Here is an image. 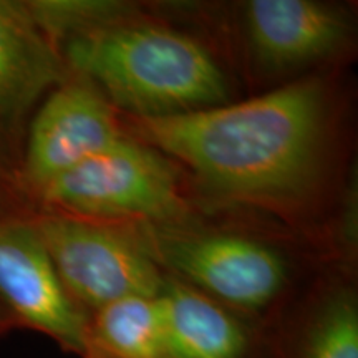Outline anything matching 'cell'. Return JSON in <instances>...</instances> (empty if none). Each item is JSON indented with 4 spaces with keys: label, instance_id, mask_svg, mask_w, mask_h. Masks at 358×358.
<instances>
[{
    "label": "cell",
    "instance_id": "5b68a950",
    "mask_svg": "<svg viewBox=\"0 0 358 358\" xmlns=\"http://www.w3.org/2000/svg\"><path fill=\"white\" fill-rule=\"evenodd\" d=\"M0 307L12 324L92 358L90 317L66 292L32 221L0 219Z\"/></svg>",
    "mask_w": 358,
    "mask_h": 358
},
{
    "label": "cell",
    "instance_id": "3957f363",
    "mask_svg": "<svg viewBox=\"0 0 358 358\" xmlns=\"http://www.w3.org/2000/svg\"><path fill=\"white\" fill-rule=\"evenodd\" d=\"M37 194L65 216L173 221L187 211L176 171L155 148L122 136Z\"/></svg>",
    "mask_w": 358,
    "mask_h": 358
},
{
    "label": "cell",
    "instance_id": "8fae6325",
    "mask_svg": "<svg viewBox=\"0 0 358 358\" xmlns=\"http://www.w3.org/2000/svg\"><path fill=\"white\" fill-rule=\"evenodd\" d=\"M92 358H166L158 297L120 299L90 317Z\"/></svg>",
    "mask_w": 358,
    "mask_h": 358
},
{
    "label": "cell",
    "instance_id": "ba28073f",
    "mask_svg": "<svg viewBox=\"0 0 358 358\" xmlns=\"http://www.w3.org/2000/svg\"><path fill=\"white\" fill-rule=\"evenodd\" d=\"M245 27L256 58L271 70L310 65L347 42L348 22L337 8L312 0H252Z\"/></svg>",
    "mask_w": 358,
    "mask_h": 358
},
{
    "label": "cell",
    "instance_id": "30bf717a",
    "mask_svg": "<svg viewBox=\"0 0 358 358\" xmlns=\"http://www.w3.org/2000/svg\"><path fill=\"white\" fill-rule=\"evenodd\" d=\"M166 358H245L249 335L221 303L174 279L158 295Z\"/></svg>",
    "mask_w": 358,
    "mask_h": 358
},
{
    "label": "cell",
    "instance_id": "6da1fadb",
    "mask_svg": "<svg viewBox=\"0 0 358 358\" xmlns=\"http://www.w3.org/2000/svg\"><path fill=\"white\" fill-rule=\"evenodd\" d=\"M129 122L145 145L181 161L217 194L289 204L320 174L329 98L320 80L306 78L245 101Z\"/></svg>",
    "mask_w": 358,
    "mask_h": 358
},
{
    "label": "cell",
    "instance_id": "7c38bea8",
    "mask_svg": "<svg viewBox=\"0 0 358 358\" xmlns=\"http://www.w3.org/2000/svg\"><path fill=\"white\" fill-rule=\"evenodd\" d=\"M301 358H358V307L352 292H335L317 308Z\"/></svg>",
    "mask_w": 358,
    "mask_h": 358
},
{
    "label": "cell",
    "instance_id": "9c48e42d",
    "mask_svg": "<svg viewBox=\"0 0 358 358\" xmlns=\"http://www.w3.org/2000/svg\"><path fill=\"white\" fill-rule=\"evenodd\" d=\"M60 47L27 2L0 0V120L15 122L50 88L70 78Z\"/></svg>",
    "mask_w": 358,
    "mask_h": 358
},
{
    "label": "cell",
    "instance_id": "52a82bcc",
    "mask_svg": "<svg viewBox=\"0 0 358 358\" xmlns=\"http://www.w3.org/2000/svg\"><path fill=\"white\" fill-rule=\"evenodd\" d=\"M124 136L113 106L85 80L69 78L35 115L27 141L24 179L35 192Z\"/></svg>",
    "mask_w": 358,
    "mask_h": 358
},
{
    "label": "cell",
    "instance_id": "4fadbf2b",
    "mask_svg": "<svg viewBox=\"0 0 358 358\" xmlns=\"http://www.w3.org/2000/svg\"><path fill=\"white\" fill-rule=\"evenodd\" d=\"M10 325H13V324H12V320L8 319L7 313L2 310V307H0V334L6 332V330H7L8 327H10Z\"/></svg>",
    "mask_w": 358,
    "mask_h": 358
},
{
    "label": "cell",
    "instance_id": "7a4b0ae2",
    "mask_svg": "<svg viewBox=\"0 0 358 358\" xmlns=\"http://www.w3.org/2000/svg\"><path fill=\"white\" fill-rule=\"evenodd\" d=\"M69 70L129 116H166L227 103L224 71L208 48L161 25L110 24L66 38Z\"/></svg>",
    "mask_w": 358,
    "mask_h": 358
},
{
    "label": "cell",
    "instance_id": "277c9868",
    "mask_svg": "<svg viewBox=\"0 0 358 358\" xmlns=\"http://www.w3.org/2000/svg\"><path fill=\"white\" fill-rule=\"evenodd\" d=\"M32 222L66 292L82 308L98 310L134 295L158 297L163 290L166 277L158 264L127 236L58 213Z\"/></svg>",
    "mask_w": 358,
    "mask_h": 358
},
{
    "label": "cell",
    "instance_id": "8992f818",
    "mask_svg": "<svg viewBox=\"0 0 358 358\" xmlns=\"http://www.w3.org/2000/svg\"><path fill=\"white\" fill-rule=\"evenodd\" d=\"M159 252L185 284L221 306L261 310L284 289L287 267L274 249L243 236L209 234L159 241Z\"/></svg>",
    "mask_w": 358,
    "mask_h": 358
}]
</instances>
